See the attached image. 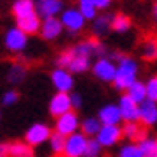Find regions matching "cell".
I'll list each match as a JSON object with an SVG mask.
<instances>
[{
    "mask_svg": "<svg viewBox=\"0 0 157 157\" xmlns=\"http://www.w3.org/2000/svg\"><path fill=\"white\" fill-rule=\"evenodd\" d=\"M51 134H53V131L50 129V125H46L43 122H36V124H32L29 129H27V132H25V141L32 145V147H39V145H43V143L50 141Z\"/></svg>",
    "mask_w": 157,
    "mask_h": 157,
    "instance_id": "obj_9",
    "label": "cell"
},
{
    "mask_svg": "<svg viewBox=\"0 0 157 157\" xmlns=\"http://www.w3.org/2000/svg\"><path fill=\"white\" fill-rule=\"evenodd\" d=\"M60 21L71 36H76L85 29L86 18L78 11V7H65V11L60 14Z\"/></svg>",
    "mask_w": 157,
    "mask_h": 157,
    "instance_id": "obj_4",
    "label": "cell"
},
{
    "mask_svg": "<svg viewBox=\"0 0 157 157\" xmlns=\"http://www.w3.org/2000/svg\"><path fill=\"white\" fill-rule=\"evenodd\" d=\"M36 11L43 20L60 18V14L65 11L64 0H36Z\"/></svg>",
    "mask_w": 157,
    "mask_h": 157,
    "instance_id": "obj_11",
    "label": "cell"
},
{
    "mask_svg": "<svg viewBox=\"0 0 157 157\" xmlns=\"http://www.w3.org/2000/svg\"><path fill=\"white\" fill-rule=\"evenodd\" d=\"M9 157H34V147L25 141H13L9 148Z\"/></svg>",
    "mask_w": 157,
    "mask_h": 157,
    "instance_id": "obj_22",
    "label": "cell"
},
{
    "mask_svg": "<svg viewBox=\"0 0 157 157\" xmlns=\"http://www.w3.org/2000/svg\"><path fill=\"white\" fill-rule=\"evenodd\" d=\"M16 27H20L27 36L39 34V32H41V27H43V18L37 14V13H34V14L27 16V18L18 20V21H16Z\"/></svg>",
    "mask_w": 157,
    "mask_h": 157,
    "instance_id": "obj_18",
    "label": "cell"
},
{
    "mask_svg": "<svg viewBox=\"0 0 157 157\" xmlns=\"http://www.w3.org/2000/svg\"><path fill=\"white\" fill-rule=\"evenodd\" d=\"M122 138H124V132L120 125H102L95 140L101 143L102 148H109V147H115Z\"/></svg>",
    "mask_w": 157,
    "mask_h": 157,
    "instance_id": "obj_12",
    "label": "cell"
},
{
    "mask_svg": "<svg viewBox=\"0 0 157 157\" xmlns=\"http://www.w3.org/2000/svg\"><path fill=\"white\" fill-rule=\"evenodd\" d=\"M118 108L124 122H140V104L129 97L127 94H122L118 97Z\"/></svg>",
    "mask_w": 157,
    "mask_h": 157,
    "instance_id": "obj_13",
    "label": "cell"
},
{
    "mask_svg": "<svg viewBox=\"0 0 157 157\" xmlns=\"http://www.w3.org/2000/svg\"><path fill=\"white\" fill-rule=\"evenodd\" d=\"M140 148L143 152V157H157V138L147 136L140 141Z\"/></svg>",
    "mask_w": 157,
    "mask_h": 157,
    "instance_id": "obj_29",
    "label": "cell"
},
{
    "mask_svg": "<svg viewBox=\"0 0 157 157\" xmlns=\"http://www.w3.org/2000/svg\"><path fill=\"white\" fill-rule=\"evenodd\" d=\"M97 117L102 122V125H120V122H124L120 108L117 102H108L104 106H101Z\"/></svg>",
    "mask_w": 157,
    "mask_h": 157,
    "instance_id": "obj_14",
    "label": "cell"
},
{
    "mask_svg": "<svg viewBox=\"0 0 157 157\" xmlns=\"http://www.w3.org/2000/svg\"><path fill=\"white\" fill-rule=\"evenodd\" d=\"M65 136H62V134H58V132H55L53 131V134H51V138H50V148H51V152L53 154H57V155H64V148H65Z\"/></svg>",
    "mask_w": 157,
    "mask_h": 157,
    "instance_id": "obj_30",
    "label": "cell"
},
{
    "mask_svg": "<svg viewBox=\"0 0 157 157\" xmlns=\"http://www.w3.org/2000/svg\"><path fill=\"white\" fill-rule=\"evenodd\" d=\"M11 13L14 16V20H21L27 16L37 13L36 11V0H14L13 6H11Z\"/></svg>",
    "mask_w": 157,
    "mask_h": 157,
    "instance_id": "obj_19",
    "label": "cell"
},
{
    "mask_svg": "<svg viewBox=\"0 0 157 157\" xmlns=\"http://www.w3.org/2000/svg\"><path fill=\"white\" fill-rule=\"evenodd\" d=\"M92 2L95 4V7L99 9V11H104V9H108L113 4V0H92Z\"/></svg>",
    "mask_w": 157,
    "mask_h": 157,
    "instance_id": "obj_35",
    "label": "cell"
},
{
    "mask_svg": "<svg viewBox=\"0 0 157 157\" xmlns=\"http://www.w3.org/2000/svg\"><path fill=\"white\" fill-rule=\"evenodd\" d=\"M79 129H81V118L74 109L55 118V132L65 136V138L74 134V132H79Z\"/></svg>",
    "mask_w": 157,
    "mask_h": 157,
    "instance_id": "obj_6",
    "label": "cell"
},
{
    "mask_svg": "<svg viewBox=\"0 0 157 157\" xmlns=\"http://www.w3.org/2000/svg\"><path fill=\"white\" fill-rule=\"evenodd\" d=\"M125 94H127L134 102H138V104H141V102H145V101L148 99V95H147V85H145L143 81H140V79H138Z\"/></svg>",
    "mask_w": 157,
    "mask_h": 157,
    "instance_id": "obj_25",
    "label": "cell"
},
{
    "mask_svg": "<svg viewBox=\"0 0 157 157\" xmlns=\"http://www.w3.org/2000/svg\"><path fill=\"white\" fill-rule=\"evenodd\" d=\"M76 7L81 14L86 18V21H94L95 18H97V11L99 9L95 7V4H94L92 0H76Z\"/></svg>",
    "mask_w": 157,
    "mask_h": 157,
    "instance_id": "obj_24",
    "label": "cell"
},
{
    "mask_svg": "<svg viewBox=\"0 0 157 157\" xmlns=\"http://www.w3.org/2000/svg\"><path fill=\"white\" fill-rule=\"evenodd\" d=\"M122 132H124V138L127 141H134V143H140L141 140L147 138V127L141 125L140 122H124L122 125Z\"/></svg>",
    "mask_w": 157,
    "mask_h": 157,
    "instance_id": "obj_17",
    "label": "cell"
},
{
    "mask_svg": "<svg viewBox=\"0 0 157 157\" xmlns=\"http://www.w3.org/2000/svg\"><path fill=\"white\" fill-rule=\"evenodd\" d=\"M27 44H29V36L20 27L7 29L6 36H4V48L9 53H21V51H25Z\"/></svg>",
    "mask_w": 157,
    "mask_h": 157,
    "instance_id": "obj_5",
    "label": "cell"
},
{
    "mask_svg": "<svg viewBox=\"0 0 157 157\" xmlns=\"http://www.w3.org/2000/svg\"><path fill=\"white\" fill-rule=\"evenodd\" d=\"M58 157H67V155H58Z\"/></svg>",
    "mask_w": 157,
    "mask_h": 157,
    "instance_id": "obj_38",
    "label": "cell"
},
{
    "mask_svg": "<svg viewBox=\"0 0 157 157\" xmlns=\"http://www.w3.org/2000/svg\"><path fill=\"white\" fill-rule=\"evenodd\" d=\"M92 74L102 83H113L117 76V62L111 57H99L92 64Z\"/></svg>",
    "mask_w": 157,
    "mask_h": 157,
    "instance_id": "obj_3",
    "label": "cell"
},
{
    "mask_svg": "<svg viewBox=\"0 0 157 157\" xmlns=\"http://www.w3.org/2000/svg\"><path fill=\"white\" fill-rule=\"evenodd\" d=\"M109 57L117 62V76H115L113 86L117 90H120V92L125 94L138 81V72H140L138 62L132 57L124 55V53H118V51L111 53Z\"/></svg>",
    "mask_w": 157,
    "mask_h": 157,
    "instance_id": "obj_1",
    "label": "cell"
},
{
    "mask_svg": "<svg viewBox=\"0 0 157 157\" xmlns=\"http://www.w3.org/2000/svg\"><path fill=\"white\" fill-rule=\"evenodd\" d=\"M145 85H147V95H148V99L157 102V74L150 76Z\"/></svg>",
    "mask_w": 157,
    "mask_h": 157,
    "instance_id": "obj_32",
    "label": "cell"
},
{
    "mask_svg": "<svg viewBox=\"0 0 157 157\" xmlns=\"http://www.w3.org/2000/svg\"><path fill=\"white\" fill-rule=\"evenodd\" d=\"M64 30L65 29L60 21V18H46V20H43V27H41L39 34L44 41H55L62 36Z\"/></svg>",
    "mask_w": 157,
    "mask_h": 157,
    "instance_id": "obj_15",
    "label": "cell"
},
{
    "mask_svg": "<svg viewBox=\"0 0 157 157\" xmlns=\"http://www.w3.org/2000/svg\"><path fill=\"white\" fill-rule=\"evenodd\" d=\"M50 79H51V85L55 86L57 92L72 94V90H74V74L69 69H64V67L53 69L50 74Z\"/></svg>",
    "mask_w": 157,
    "mask_h": 157,
    "instance_id": "obj_7",
    "label": "cell"
},
{
    "mask_svg": "<svg viewBox=\"0 0 157 157\" xmlns=\"http://www.w3.org/2000/svg\"><path fill=\"white\" fill-rule=\"evenodd\" d=\"M88 140L81 131L74 132V134L67 136L65 140V148H64V155L67 157H85L86 147H88Z\"/></svg>",
    "mask_w": 157,
    "mask_h": 157,
    "instance_id": "obj_8",
    "label": "cell"
},
{
    "mask_svg": "<svg viewBox=\"0 0 157 157\" xmlns=\"http://www.w3.org/2000/svg\"><path fill=\"white\" fill-rule=\"evenodd\" d=\"M90 62H92V58L78 53L74 48H69V50L58 53L57 60H55L57 67L69 69L72 74H83V72H86L90 69Z\"/></svg>",
    "mask_w": 157,
    "mask_h": 157,
    "instance_id": "obj_2",
    "label": "cell"
},
{
    "mask_svg": "<svg viewBox=\"0 0 157 157\" xmlns=\"http://www.w3.org/2000/svg\"><path fill=\"white\" fill-rule=\"evenodd\" d=\"M115 157H143V152L140 148V143L127 141L118 147V152Z\"/></svg>",
    "mask_w": 157,
    "mask_h": 157,
    "instance_id": "obj_26",
    "label": "cell"
},
{
    "mask_svg": "<svg viewBox=\"0 0 157 157\" xmlns=\"http://www.w3.org/2000/svg\"><path fill=\"white\" fill-rule=\"evenodd\" d=\"M20 101V94L16 92V90H6L4 95H2V104L4 106H14L16 102Z\"/></svg>",
    "mask_w": 157,
    "mask_h": 157,
    "instance_id": "obj_33",
    "label": "cell"
},
{
    "mask_svg": "<svg viewBox=\"0 0 157 157\" xmlns=\"http://www.w3.org/2000/svg\"><path fill=\"white\" fill-rule=\"evenodd\" d=\"M140 124L145 127H152L157 124V102L147 99L140 104Z\"/></svg>",
    "mask_w": 157,
    "mask_h": 157,
    "instance_id": "obj_16",
    "label": "cell"
},
{
    "mask_svg": "<svg viewBox=\"0 0 157 157\" xmlns=\"http://www.w3.org/2000/svg\"><path fill=\"white\" fill-rule=\"evenodd\" d=\"M141 57L148 62H154L157 60V39L150 37V39H145L141 43Z\"/></svg>",
    "mask_w": 157,
    "mask_h": 157,
    "instance_id": "obj_28",
    "label": "cell"
},
{
    "mask_svg": "<svg viewBox=\"0 0 157 157\" xmlns=\"http://www.w3.org/2000/svg\"><path fill=\"white\" fill-rule=\"evenodd\" d=\"M27 76V69L21 64H13L7 69V81L11 85H20Z\"/></svg>",
    "mask_w": 157,
    "mask_h": 157,
    "instance_id": "obj_27",
    "label": "cell"
},
{
    "mask_svg": "<svg viewBox=\"0 0 157 157\" xmlns=\"http://www.w3.org/2000/svg\"><path fill=\"white\" fill-rule=\"evenodd\" d=\"M111 20H113V16H108V14H99L97 16V18L92 21V34H94V37L106 36L108 32L111 30Z\"/></svg>",
    "mask_w": 157,
    "mask_h": 157,
    "instance_id": "obj_20",
    "label": "cell"
},
{
    "mask_svg": "<svg viewBox=\"0 0 157 157\" xmlns=\"http://www.w3.org/2000/svg\"><path fill=\"white\" fill-rule=\"evenodd\" d=\"M9 148H11V143H0V157H9Z\"/></svg>",
    "mask_w": 157,
    "mask_h": 157,
    "instance_id": "obj_36",
    "label": "cell"
},
{
    "mask_svg": "<svg viewBox=\"0 0 157 157\" xmlns=\"http://www.w3.org/2000/svg\"><path fill=\"white\" fill-rule=\"evenodd\" d=\"M102 129V122L99 120V117H86L81 120V132L86 138H97L99 131Z\"/></svg>",
    "mask_w": 157,
    "mask_h": 157,
    "instance_id": "obj_21",
    "label": "cell"
},
{
    "mask_svg": "<svg viewBox=\"0 0 157 157\" xmlns=\"http://www.w3.org/2000/svg\"><path fill=\"white\" fill-rule=\"evenodd\" d=\"M101 152H102V147L101 143L95 140V138H90L88 140V147H86L85 157H101Z\"/></svg>",
    "mask_w": 157,
    "mask_h": 157,
    "instance_id": "obj_31",
    "label": "cell"
},
{
    "mask_svg": "<svg viewBox=\"0 0 157 157\" xmlns=\"http://www.w3.org/2000/svg\"><path fill=\"white\" fill-rule=\"evenodd\" d=\"M48 111L53 118H58L62 115L72 111V101H71V94H62L57 92L55 95H51L50 102H48Z\"/></svg>",
    "mask_w": 157,
    "mask_h": 157,
    "instance_id": "obj_10",
    "label": "cell"
},
{
    "mask_svg": "<svg viewBox=\"0 0 157 157\" xmlns=\"http://www.w3.org/2000/svg\"><path fill=\"white\" fill-rule=\"evenodd\" d=\"M132 27V21H131V18L125 14H115L113 20H111V30H113L115 34H127L129 30Z\"/></svg>",
    "mask_w": 157,
    "mask_h": 157,
    "instance_id": "obj_23",
    "label": "cell"
},
{
    "mask_svg": "<svg viewBox=\"0 0 157 157\" xmlns=\"http://www.w3.org/2000/svg\"><path fill=\"white\" fill-rule=\"evenodd\" d=\"M152 18H154V21L157 23V2L152 6Z\"/></svg>",
    "mask_w": 157,
    "mask_h": 157,
    "instance_id": "obj_37",
    "label": "cell"
},
{
    "mask_svg": "<svg viewBox=\"0 0 157 157\" xmlns=\"http://www.w3.org/2000/svg\"><path fill=\"white\" fill-rule=\"evenodd\" d=\"M71 101H72V109H74V111L83 106V97H81V94H78V92L71 94Z\"/></svg>",
    "mask_w": 157,
    "mask_h": 157,
    "instance_id": "obj_34",
    "label": "cell"
}]
</instances>
